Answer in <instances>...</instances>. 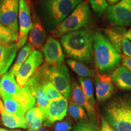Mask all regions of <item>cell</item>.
<instances>
[{
  "label": "cell",
  "mask_w": 131,
  "mask_h": 131,
  "mask_svg": "<svg viewBox=\"0 0 131 131\" xmlns=\"http://www.w3.org/2000/svg\"><path fill=\"white\" fill-rule=\"evenodd\" d=\"M46 66L49 81L61 93L64 98L69 99L71 93V81L68 67L64 63Z\"/></svg>",
  "instance_id": "obj_6"
},
{
  "label": "cell",
  "mask_w": 131,
  "mask_h": 131,
  "mask_svg": "<svg viewBox=\"0 0 131 131\" xmlns=\"http://www.w3.org/2000/svg\"><path fill=\"white\" fill-rule=\"evenodd\" d=\"M83 0H38V16L46 30L52 32Z\"/></svg>",
  "instance_id": "obj_2"
},
{
  "label": "cell",
  "mask_w": 131,
  "mask_h": 131,
  "mask_svg": "<svg viewBox=\"0 0 131 131\" xmlns=\"http://www.w3.org/2000/svg\"><path fill=\"white\" fill-rule=\"evenodd\" d=\"M127 104H128L129 107V108H130V111H131V104H129V103H127Z\"/></svg>",
  "instance_id": "obj_38"
},
{
  "label": "cell",
  "mask_w": 131,
  "mask_h": 131,
  "mask_svg": "<svg viewBox=\"0 0 131 131\" xmlns=\"http://www.w3.org/2000/svg\"><path fill=\"white\" fill-rule=\"evenodd\" d=\"M34 50H35V49L29 42H26L25 45L21 47L17 58L16 59V61L15 62V64L12 68L14 73H15L18 71L21 65L27 60V59L29 58Z\"/></svg>",
  "instance_id": "obj_24"
},
{
  "label": "cell",
  "mask_w": 131,
  "mask_h": 131,
  "mask_svg": "<svg viewBox=\"0 0 131 131\" xmlns=\"http://www.w3.org/2000/svg\"><path fill=\"white\" fill-rule=\"evenodd\" d=\"M18 35L0 22V45H9L17 42Z\"/></svg>",
  "instance_id": "obj_25"
},
{
  "label": "cell",
  "mask_w": 131,
  "mask_h": 131,
  "mask_svg": "<svg viewBox=\"0 0 131 131\" xmlns=\"http://www.w3.org/2000/svg\"><path fill=\"white\" fill-rule=\"evenodd\" d=\"M68 100L64 97L50 101L45 111L44 126L50 127L55 122L64 118L68 112Z\"/></svg>",
  "instance_id": "obj_11"
},
{
  "label": "cell",
  "mask_w": 131,
  "mask_h": 131,
  "mask_svg": "<svg viewBox=\"0 0 131 131\" xmlns=\"http://www.w3.org/2000/svg\"><path fill=\"white\" fill-rule=\"evenodd\" d=\"M60 41L67 56L86 65H94L93 32L89 29H82L64 34Z\"/></svg>",
  "instance_id": "obj_1"
},
{
  "label": "cell",
  "mask_w": 131,
  "mask_h": 131,
  "mask_svg": "<svg viewBox=\"0 0 131 131\" xmlns=\"http://www.w3.org/2000/svg\"><path fill=\"white\" fill-rule=\"evenodd\" d=\"M70 96H71L72 100L73 102L81 106L86 110L90 120L94 123L97 124L95 109L89 104L81 86H80L77 81L75 80H73L71 83Z\"/></svg>",
  "instance_id": "obj_15"
},
{
  "label": "cell",
  "mask_w": 131,
  "mask_h": 131,
  "mask_svg": "<svg viewBox=\"0 0 131 131\" xmlns=\"http://www.w3.org/2000/svg\"><path fill=\"white\" fill-rule=\"evenodd\" d=\"M113 83L119 89L131 90V71L122 66L116 69L111 75Z\"/></svg>",
  "instance_id": "obj_20"
},
{
  "label": "cell",
  "mask_w": 131,
  "mask_h": 131,
  "mask_svg": "<svg viewBox=\"0 0 131 131\" xmlns=\"http://www.w3.org/2000/svg\"><path fill=\"white\" fill-rule=\"evenodd\" d=\"M35 131H51L48 128V127H40V128H39L38 129H37V130H36Z\"/></svg>",
  "instance_id": "obj_36"
},
{
  "label": "cell",
  "mask_w": 131,
  "mask_h": 131,
  "mask_svg": "<svg viewBox=\"0 0 131 131\" xmlns=\"http://www.w3.org/2000/svg\"><path fill=\"white\" fill-rule=\"evenodd\" d=\"M94 62L99 72L106 73L120 64L122 56L113 46L105 34L93 32Z\"/></svg>",
  "instance_id": "obj_3"
},
{
  "label": "cell",
  "mask_w": 131,
  "mask_h": 131,
  "mask_svg": "<svg viewBox=\"0 0 131 131\" xmlns=\"http://www.w3.org/2000/svg\"><path fill=\"white\" fill-rule=\"evenodd\" d=\"M124 38L127 39L129 41L131 42V27L128 30H127L125 35H124Z\"/></svg>",
  "instance_id": "obj_34"
},
{
  "label": "cell",
  "mask_w": 131,
  "mask_h": 131,
  "mask_svg": "<svg viewBox=\"0 0 131 131\" xmlns=\"http://www.w3.org/2000/svg\"><path fill=\"white\" fill-rule=\"evenodd\" d=\"M22 88L16 82L14 72L11 68L0 80V96L10 97L20 92Z\"/></svg>",
  "instance_id": "obj_16"
},
{
  "label": "cell",
  "mask_w": 131,
  "mask_h": 131,
  "mask_svg": "<svg viewBox=\"0 0 131 131\" xmlns=\"http://www.w3.org/2000/svg\"><path fill=\"white\" fill-rule=\"evenodd\" d=\"M92 10L98 18H101L109 7L106 0H88Z\"/></svg>",
  "instance_id": "obj_27"
},
{
  "label": "cell",
  "mask_w": 131,
  "mask_h": 131,
  "mask_svg": "<svg viewBox=\"0 0 131 131\" xmlns=\"http://www.w3.org/2000/svg\"><path fill=\"white\" fill-rule=\"evenodd\" d=\"M126 31L125 27L114 25L107 27L105 30V35L113 46L120 53L122 52V40Z\"/></svg>",
  "instance_id": "obj_21"
},
{
  "label": "cell",
  "mask_w": 131,
  "mask_h": 131,
  "mask_svg": "<svg viewBox=\"0 0 131 131\" xmlns=\"http://www.w3.org/2000/svg\"><path fill=\"white\" fill-rule=\"evenodd\" d=\"M92 21L91 9L88 0H83L53 32L52 37L58 38L68 33L87 29Z\"/></svg>",
  "instance_id": "obj_4"
},
{
  "label": "cell",
  "mask_w": 131,
  "mask_h": 131,
  "mask_svg": "<svg viewBox=\"0 0 131 131\" xmlns=\"http://www.w3.org/2000/svg\"><path fill=\"white\" fill-rule=\"evenodd\" d=\"M52 126V131H70L72 129V120L70 117H65L55 122Z\"/></svg>",
  "instance_id": "obj_30"
},
{
  "label": "cell",
  "mask_w": 131,
  "mask_h": 131,
  "mask_svg": "<svg viewBox=\"0 0 131 131\" xmlns=\"http://www.w3.org/2000/svg\"><path fill=\"white\" fill-rule=\"evenodd\" d=\"M47 38L46 29L36 14L32 15V26L29 34V42L34 49L41 50Z\"/></svg>",
  "instance_id": "obj_14"
},
{
  "label": "cell",
  "mask_w": 131,
  "mask_h": 131,
  "mask_svg": "<svg viewBox=\"0 0 131 131\" xmlns=\"http://www.w3.org/2000/svg\"><path fill=\"white\" fill-rule=\"evenodd\" d=\"M122 51L124 55L131 58V42L124 38L122 40Z\"/></svg>",
  "instance_id": "obj_31"
},
{
  "label": "cell",
  "mask_w": 131,
  "mask_h": 131,
  "mask_svg": "<svg viewBox=\"0 0 131 131\" xmlns=\"http://www.w3.org/2000/svg\"><path fill=\"white\" fill-rule=\"evenodd\" d=\"M107 1V2L109 3V4H110L111 5H114V4H117L119 2V1H120L121 0H106Z\"/></svg>",
  "instance_id": "obj_35"
},
{
  "label": "cell",
  "mask_w": 131,
  "mask_h": 131,
  "mask_svg": "<svg viewBox=\"0 0 131 131\" xmlns=\"http://www.w3.org/2000/svg\"><path fill=\"white\" fill-rule=\"evenodd\" d=\"M95 95L98 102H103L112 95L115 91L111 77L107 73L98 72L95 76Z\"/></svg>",
  "instance_id": "obj_13"
},
{
  "label": "cell",
  "mask_w": 131,
  "mask_h": 131,
  "mask_svg": "<svg viewBox=\"0 0 131 131\" xmlns=\"http://www.w3.org/2000/svg\"><path fill=\"white\" fill-rule=\"evenodd\" d=\"M0 116L3 125L10 129H27L25 116H18L8 112L5 109L3 101L0 100Z\"/></svg>",
  "instance_id": "obj_18"
},
{
  "label": "cell",
  "mask_w": 131,
  "mask_h": 131,
  "mask_svg": "<svg viewBox=\"0 0 131 131\" xmlns=\"http://www.w3.org/2000/svg\"><path fill=\"white\" fill-rule=\"evenodd\" d=\"M18 49L16 42L9 45H0V77L8 71L15 58Z\"/></svg>",
  "instance_id": "obj_17"
},
{
  "label": "cell",
  "mask_w": 131,
  "mask_h": 131,
  "mask_svg": "<svg viewBox=\"0 0 131 131\" xmlns=\"http://www.w3.org/2000/svg\"><path fill=\"white\" fill-rule=\"evenodd\" d=\"M107 16L112 25L131 26V0H121L117 4L109 6Z\"/></svg>",
  "instance_id": "obj_8"
},
{
  "label": "cell",
  "mask_w": 131,
  "mask_h": 131,
  "mask_svg": "<svg viewBox=\"0 0 131 131\" xmlns=\"http://www.w3.org/2000/svg\"><path fill=\"white\" fill-rule=\"evenodd\" d=\"M104 118L115 131H131V111L126 103L111 104Z\"/></svg>",
  "instance_id": "obj_5"
},
{
  "label": "cell",
  "mask_w": 131,
  "mask_h": 131,
  "mask_svg": "<svg viewBox=\"0 0 131 131\" xmlns=\"http://www.w3.org/2000/svg\"><path fill=\"white\" fill-rule=\"evenodd\" d=\"M41 51L43 53L45 63L47 64L55 65L64 63V54L63 47L55 38L51 36L47 37Z\"/></svg>",
  "instance_id": "obj_12"
},
{
  "label": "cell",
  "mask_w": 131,
  "mask_h": 131,
  "mask_svg": "<svg viewBox=\"0 0 131 131\" xmlns=\"http://www.w3.org/2000/svg\"><path fill=\"white\" fill-rule=\"evenodd\" d=\"M100 131H115L109 124L104 117L101 118V126Z\"/></svg>",
  "instance_id": "obj_32"
},
{
  "label": "cell",
  "mask_w": 131,
  "mask_h": 131,
  "mask_svg": "<svg viewBox=\"0 0 131 131\" xmlns=\"http://www.w3.org/2000/svg\"><path fill=\"white\" fill-rule=\"evenodd\" d=\"M0 131H21V130H7V129L0 128Z\"/></svg>",
  "instance_id": "obj_37"
},
{
  "label": "cell",
  "mask_w": 131,
  "mask_h": 131,
  "mask_svg": "<svg viewBox=\"0 0 131 131\" xmlns=\"http://www.w3.org/2000/svg\"><path fill=\"white\" fill-rule=\"evenodd\" d=\"M44 62V56L38 50H35L27 60L15 73L16 82L21 87H24L29 79L35 74Z\"/></svg>",
  "instance_id": "obj_7"
},
{
  "label": "cell",
  "mask_w": 131,
  "mask_h": 131,
  "mask_svg": "<svg viewBox=\"0 0 131 131\" xmlns=\"http://www.w3.org/2000/svg\"><path fill=\"white\" fill-rule=\"evenodd\" d=\"M122 61L123 66L126 67L131 71V58L126 56V55H123Z\"/></svg>",
  "instance_id": "obj_33"
},
{
  "label": "cell",
  "mask_w": 131,
  "mask_h": 131,
  "mask_svg": "<svg viewBox=\"0 0 131 131\" xmlns=\"http://www.w3.org/2000/svg\"><path fill=\"white\" fill-rule=\"evenodd\" d=\"M68 100V112L71 118L75 121L89 119L86 111L84 108L73 102L70 98Z\"/></svg>",
  "instance_id": "obj_26"
},
{
  "label": "cell",
  "mask_w": 131,
  "mask_h": 131,
  "mask_svg": "<svg viewBox=\"0 0 131 131\" xmlns=\"http://www.w3.org/2000/svg\"><path fill=\"white\" fill-rule=\"evenodd\" d=\"M28 126L27 131H35L42 127L45 119V110L42 108L33 107L25 114Z\"/></svg>",
  "instance_id": "obj_19"
},
{
  "label": "cell",
  "mask_w": 131,
  "mask_h": 131,
  "mask_svg": "<svg viewBox=\"0 0 131 131\" xmlns=\"http://www.w3.org/2000/svg\"><path fill=\"white\" fill-rule=\"evenodd\" d=\"M72 131H99L97 124L88 119H81L73 126Z\"/></svg>",
  "instance_id": "obj_28"
},
{
  "label": "cell",
  "mask_w": 131,
  "mask_h": 131,
  "mask_svg": "<svg viewBox=\"0 0 131 131\" xmlns=\"http://www.w3.org/2000/svg\"><path fill=\"white\" fill-rule=\"evenodd\" d=\"M67 63L73 72L77 74L79 77L89 78L95 76V71L87 66L84 64L80 63L73 59H68Z\"/></svg>",
  "instance_id": "obj_22"
},
{
  "label": "cell",
  "mask_w": 131,
  "mask_h": 131,
  "mask_svg": "<svg viewBox=\"0 0 131 131\" xmlns=\"http://www.w3.org/2000/svg\"><path fill=\"white\" fill-rule=\"evenodd\" d=\"M18 38L16 45L21 49L26 43L32 26V17L30 6L26 0H19L18 18Z\"/></svg>",
  "instance_id": "obj_9"
},
{
  "label": "cell",
  "mask_w": 131,
  "mask_h": 131,
  "mask_svg": "<svg viewBox=\"0 0 131 131\" xmlns=\"http://www.w3.org/2000/svg\"><path fill=\"white\" fill-rule=\"evenodd\" d=\"M19 0H0V22L18 35Z\"/></svg>",
  "instance_id": "obj_10"
},
{
  "label": "cell",
  "mask_w": 131,
  "mask_h": 131,
  "mask_svg": "<svg viewBox=\"0 0 131 131\" xmlns=\"http://www.w3.org/2000/svg\"><path fill=\"white\" fill-rule=\"evenodd\" d=\"M79 83L82 89L84 92L85 96L89 104L95 109L96 101L94 96V83L92 80L89 78H78Z\"/></svg>",
  "instance_id": "obj_23"
},
{
  "label": "cell",
  "mask_w": 131,
  "mask_h": 131,
  "mask_svg": "<svg viewBox=\"0 0 131 131\" xmlns=\"http://www.w3.org/2000/svg\"><path fill=\"white\" fill-rule=\"evenodd\" d=\"M44 91H45L47 98H48L49 101L63 97L61 93L49 81H47L44 84Z\"/></svg>",
  "instance_id": "obj_29"
}]
</instances>
